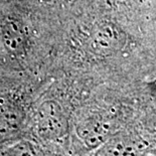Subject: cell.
<instances>
[{"label": "cell", "mask_w": 156, "mask_h": 156, "mask_svg": "<svg viewBox=\"0 0 156 156\" xmlns=\"http://www.w3.org/2000/svg\"><path fill=\"white\" fill-rule=\"evenodd\" d=\"M124 31L114 23H100L91 34L90 48L95 55L101 56L112 55L125 45Z\"/></svg>", "instance_id": "1"}, {"label": "cell", "mask_w": 156, "mask_h": 156, "mask_svg": "<svg viewBox=\"0 0 156 156\" xmlns=\"http://www.w3.org/2000/svg\"><path fill=\"white\" fill-rule=\"evenodd\" d=\"M143 156H156V152L155 151H148Z\"/></svg>", "instance_id": "2"}]
</instances>
